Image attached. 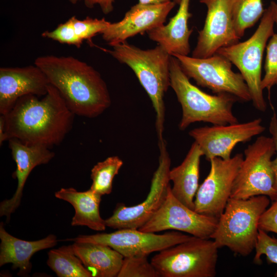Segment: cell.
I'll list each match as a JSON object with an SVG mask.
<instances>
[{
	"label": "cell",
	"mask_w": 277,
	"mask_h": 277,
	"mask_svg": "<svg viewBox=\"0 0 277 277\" xmlns=\"http://www.w3.org/2000/svg\"><path fill=\"white\" fill-rule=\"evenodd\" d=\"M47 264L58 277L93 276L75 254L72 245L49 251Z\"/></svg>",
	"instance_id": "obj_24"
},
{
	"label": "cell",
	"mask_w": 277,
	"mask_h": 277,
	"mask_svg": "<svg viewBox=\"0 0 277 277\" xmlns=\"http://www.w3.org/2000/svg\"><path fill=\"white\" fill-rule=\"evenodd\" d=\"M200 2L206 5L207 11L192 56L206 58L221 48L239 42L240 38L234 29L229 0H200Z\"/></svg>",
	"instance_id": "obj_15"
},
{
	"label": "cell",
	"mask_w": 277,
	"mask_h": 277,
	"mask_svg": "<svg viewBox=\"0 0 277 277\" xmlns=\"http://www.w3.org/2000/svg\"><path fill=\"white\" fill-rule=\"evenodd\" d=\"M264 69L261 88L263 90L267 89L270 91L277 85V34L274 33L267 43Z\"/></svg>",
	"instance_id": "obj_28"
},
{
	"label": "cell",
	"mask_w": 277,
	"mask_h": 277,
	"mask_svg": "<svg viewBox=\"0 0 277 277\" xmlns=\"http://www.w3.org/2000/svg\"><path fill=\"white\" fill-rule=\"evenodd\" d=\"M0 266L11 263L13 269H19L18 274L23 276L31 271L30 260L33 254L53 247L57 243L56 236L52 234L34 241L18 239L6 231L3 222L0 224Z\"/></svg>",
	"instance_id": "obj_20"
},
{
	"label": "cell",
	"mask_w": 277,
	"mask_h": 277,
	"mask_svg": "<svg viewBox=\"0 0 277 277\" xmlns=\"http://www.w3.org/2000/svg\"><path fill=\"white\" fill-rule=\"evenodd\" d=\"M218 249L213 240L193 236L159 251L151 263L162 277H214Z\"/></svg>",
	"instance_id": "obj_7"
},
{
	"label": "cell",
	"mask_w": 277,
	"mask_h": 277,
	"mask_svg": "<svg viewBox=\"0 0 277 277\" xmlns=\"http://www.w3.org/2000/svg\"><path fill=\"white\" fill-rule=\"evenodd\" d=\"M203 155L198 144L194 142L182 163L170 169V181L173 183L171 191L183 204L194 210V197L199 188L200 164Z\"/></svg>",
	"instance_id": "obj_21"
},
{
	"label": "cell",
	"mask_w": 277,
	"mask_h": 277,
	"mask_svg": "<svg viewBox=\"0 0 277 277\" xmlns=\"http://www.w3.org/2000/svg\"><path fill=\"white\" fill-rule=\"evenodd\" d=\"M123 165V161L117 156H109L98 162L91 171L92 183L90 189L102 196L110 194L114 177Z\"/></svg>",
	"instance_id": "obj_26"
},
{
	"label": "cell",
	"mask_w": 277,
	"mask_h": 277,
	"mask_svg": "<svg viewBox=\"0 0 277 277\" xmlns=\"http://www.w3.org/2000/svg\"><path fill=\"white\" fill-rule=\"evenodd\" d=\"M261 123L262 119L258 118L242 123L199 127L190 130L189 135L198 144L207 161L214 157L228 160L236 144L248 142L265 131Z\"/></svg>",
	"instance_id": "obj_14"
},
{
	"label": "cell",
	"mask_w": 277,
	"mask_h": 277,
	"mask_svg": "<svg viewBox=\"0 0 277 277\" xmlns=\"http://www.w3.org/2000/svg\"><path fill=\"white\" fill-rule=\"evenodd\" d=\"M75 115L50 84L45 95L23 96L4 115V141L14 138L51 149L60 145L70 131Z\"/></svg>",
	"instance_id": "obj_1"
},
{
	"label": "cell",
	"mask_w": 277,
	"mask_h": 277,
	"mask_svg": "<svg viewBox=\"0 0 277 277\" xmlns=\"http://www.w3.org/2000/svg\"><path fill=\"white\" fill-rule=\"evenodd\" d=\"M189 78H192L200 86L213 93H229L243 102L251 101L248 87L240 73L232 70V63L217 53L206 58L188 55L173 56Z\"/></svg>",
	"instance_id": "obj_9"
},
{
	"label": "cell",
	"mask_w": 277,
	"mask_h": 277,
	"mask_svg": "<svg viewBox=\"0 0 277 277\" xmlns=\"http://www.w3.org/2000/svg\"><path fill=\"white\" fill-rule=\"evenodd\" d=\"M80 1H83L88 8H92L95 4H98L105 14L110 13L113 10L114 0H70L72 4H76Z\"/></svg>",
	"instance_id": "obj_34"
},
{
	"label": "cell",
	"mask_w": 277,
	"mask_h": 277,
	"mask_svg": "<svg viewBox=\"0 0 277 277\" xmlns=\"http://www.w3.org/2000/svg\"><path fill=\"white\" fill-rule=\"evenodd\" d=\"M175 5L172 1L160 4L138 3L126 12L122 20L110 23L102 32V37L112 46L138 34L148 32L164 25Z\"/></svg>",
	"instance_id": "obj_16"
},
{
	"label": "cell",
	"mask_w": 277,
	"mask_h": 277,
	"mask_svg": "<svg viewBox=\"0 0 277 277\" xmlns=\"http://www.w3.org/2000/svg\"><path fill=\"white\" fill-rule=\"evenodd\" d=\"M270 6L272 10L274 23L276 24L277 26V3L274 1H272L270 3Z\"/></svg>",
	"instance_id": "obj_37"
},
{
	"label": "cell",
	"mask_w": 277,
	"mask_h": 277,
	"mask_svg": "<svg viewBox=\"0 0 277 277\" xmlns=\"http://www.w3.org/2000/svg\"><path fill=\"white\" fill-rule=\"evenodd\" d=\"M219 219L200 214L183 204L172 194L171 186L166 199L152 217L138 229L146 232L175 230L201 239H210Z\"/></svg>",
	"instance_id": "obj_13"
},
{
	"label": "cell",
	"mask_w": 277,
	"mask_h": 277,
	"mask_svg": "<svg viewBox=\"0 0 277 277\" xmlns=\"http://www.w3.org/2000/svg\"><path fill=\"white\" fill-rule=\"evenodd\" d=\"M269 130L271 134L276 149V157L272 161V166L274 174V185L273 188L277 192V116L274 112L271 118Z\"/></svg>",
	"instance_id": "obj_33"
},
{
	"label": "cell",
	"mask_w": 277,
	"mask_h": 277,
	"mask_svg": "<svg viewBox=\"0 0 277 277\" xmlns=\"http://www.w3.org/2000/svg\"><path fill=\"white\" fill-rule=\"evenodd\" d=\"M259 229L266 232H272L277 234V198L262 214L259 222Z\"/></svg>",
	"instance_id": "obj_32"
},
{
	"label": "cell",
	"mask_w": 277,
	"mask_h": 277,
	"mask_svg": "<svg viewBox=\"0 0 277 277\" xmlns=\"http://www.w3.org/2000/svg\"><path fill=\"white\" fill-rule=\"evenodd\" d=\"M269 204L266 195L230 198L210 239L219 248L226 247L235 254L248 255L255 249L259 220Z\"/></svg>",
	"instance_id": "obj_5"
},
{
	"label": "cell",
	"mask_w": 277,
	"mask_h": 277,
	"mask_svg": "<svg viewBox=\"0 0 277 277\" xmlns=\"http://www.w3.org/2000/svg\"><path fill=\"white\" fill-rule=\"evenodd\" d=\"M8 143L16 165L12 177L17 179V186L13 196L0 204V215L6 216L7 222L20 205L24 185L32 170L38 165L48 163L55 156L50 148L43 145L27 144L14 138L9 139Z\"/></svg>",
	"instance_id": "obj_18"
},
{
	"label": "cell",
	"mask_w": 277,
	"mask_h": 277,
	"mask_svg": "<svg viewBox=\"0 0 277 277\" xmlns=\"http://www.w3.org/2000/svg\"><path fill=\"white\" fill-rule=\"evenodd\" d=\"M244 159L238 153L229 159L210 160V172L199 187L194 201V210L219 219L230 198L234 181Z\"/></svg>",
	"instance_id": "obj_12"
},
{
	"label": "cell",
	"mask_w": 277,
	"mask_h": 277,
	"mask_svg": "<svg viewBox=\"0 0 277 277\" xmlns=\"http://www.w3.org/2000/svg\"><path fill=\"white\" fill-rule=\"evenodd\" d=\"M56 198L71 204L75 214L71 220L72 226H85L95 231H104L106 225L100 213L102 195L90 189L85 191H78L70 187L61 188L55 192Z\"/></svg>",
	"instance_id": "obj_22"
},
{
	"label": "cell",
	"mask_w": 277,
	"mask_h": 277,
	"mask_svg": "<svg viewBox=\"0 0 277 277\" xmlns=\"http://www.w3.org/2000/svg\"><path fill=\"white\" fill-rule=\"evenodd\" d=\"M4 131H5V118L4 115L0 116V144L1 146L4 142Z\"/></svg>",
	"instance_id": "obj_35"
},
{
	"label": "cell",
	"mask_w": 277,
	"mask_h": 277,
	"mask_svg": "<svg viewBox=\"0 0 277 277\" xmlns=\"http://www.w3.org/2000/svg\"><path fill=\"white\" fill-rule=\"evenodd\" d=\"M117 277H160L147 256L124 257Z\"/></svg>",
	"instance_id": "obj_27"
},
{
	"label": "cell",
	"mask_w": 277,
	"mask_h": 277,
	"mask_svg": "<svg viewBox=\"0 0 277 277\" xmlns=\"http://www.w3.org/2000/svg\"><path fill=\"white\" fill-rule=\"evenodd\" d=\"M274 23L269 5L265 10L258 28L250 38L221 48L216 52L227 58L239 70L248 87L253 106L262 112L266 110L261 88L263 56L267 42L274 34Z\"/></svg>",
	"instance_id": "obj_6"
},
{
	"label": "cell",
	"mask_w": 277,
	"mask_h": 277,
	"mask_svg": "<svg viewBox=\"0 0 277 277\" xmlns=\"http://www.w3.org/2000/svg\"><path fill=\"white\" fill-rule=\"evenodd\" d=\"M159 165L153 174L146 199L133 206L118 204L112 215L105 220L107 227L115 229H139L152 217L164 203L170 187L171 159L164 140L159 144Z\"/></svg>",
	"instance_id": "obj_10"
},
{
	"label": "cell",
	"mask_w": 277,
	"mask_h": 277,
	"mask_svg": "<svg viewBox=\"0 0 277 277\" xmlns=\"http://www.w3.org/2000/svg\"><path fill=\"white\" fill-rule=\"evenodd\" d=\"M181 0H172L176 4H179Z\"/></svg>",
	"instance_id": "obj_38"
},
{
	"label": "cell",
	"mask_w": 277,
	"mask_h": 277,
	"mask_svg": "<svg viewBox=\"0 0 277 277\" xmlns=\"http://www.w3.org/2000/svg\"><path fill=\"white\" fill-rule=\"evenodd\" d=\"M42 36L61 44L74 45L78 48L81 47L83 42L76 34L71 18L59 24L53 30L44 31Z\"/></svg>",
	"instance_id": "obj_31"
},
{
	"label": "cell",
	"mask_w": 277,
	"mask_h": 277,
	"mask_svg": "<svg viewBox=\"0 0 277 277\" xmlns=\"http://www.w3.org/2000/svg\"><path fill=\"white\" fill-rule=\"evenodd\" d=\"M43 71L35 64L0 68V113L5 115L21 97L45 95L50 85Z\"/></svg>",
	"instance_id": "obj_17"
},
{
	"label": "cell",
	"mask_w": 277,
	"mask_h": 277,
	"mask_svg": "<svg viewBox=\"0 0 277 277\" xmlns=\"http://www.w3.org/2000/svg\"><path fill=\"white\" fill-rule=\"evenodd\" d=\"M276 149L272 137L260 136L244 150V157L234 181L230 198L247 199L266 195L277 198L273 188L272 157Z\"/></svg>",
	"instance_id": "obj_8"
},
{
	"label": "cell",
	"mask_w": 277,
	"mask_h": 277,
	"mask_svg": "<svg viewBox=\"0 0 277 277\" xmlns=\"http://www.w3.org/2000/svg\"><path fill=\"white\" fill-rule=\"evenodd\" d=\"M75 254L93 276H117L124 256L107 245L87 242H74Z\"/></svg>",
	"instance_id": "obj_23"
},
{
	"label": "cell",
	"mask_w": 277,
	"mask_h": 277,
	"mask_svg": "<svg viewBox=\"0 0 277 277\" xmlns=\"http://www.w3.org/2000/svg\"><path fill=\"white\" fill-rule=\"evenodd\" d=\"M255 250V255L253 259L254 263L260 264L262 262L261 257L265 255L268 263L277 264V239L271 237L266 232L260 229H259ZM275 276H277V271Z\"/></svg>",
	"instance_id": "obj_30"
},
{
	"label": "cell",
	"mask_w": 277,
	"mask_h": 277,
	"mask_svg": "<svg viewBox=\"0 0 277 277\" xmlns=\"http://www.w3.org/2000/svg\"><path fill=\"white\" fill-rule=\"evenodd\" d=\"M190 3V0H181L176 13L167 24L147 32L149 38L170 55L186 56L190 52L189 38L193 30L188 27V21L192 16L189 12Z\"/></svg>",
	"instance_id": "obj_19"
},
{
	"label": "cell",
	"mask_w": 277,
	"mask_h": 277,
	"mask_svg": "<svg viewBox=\"0 0 277 277\" xmlns=\"http://www.w3.org/2000/svg\"><path fill=\"white\" fill-rule=\"evenodd\" d=\"M112 47V49L103 50L129 66L149 96L156 113L158 143H161L164 140V97L170 85L171 55L159 45L154 48L144 50L125 41Z\"/></svg>",
	"instance_id": "obj_3"
},
{
	"label": "cell",
	"mask_w": 277,
	"mask_h": 277,
	"mask_svg": "<svg viewBox=\"0 0 277 277\" xmlns=\"http://www.w3.org/2000/svg\"><path fill=\"white\" fill-rule=\"evenodd\" d=\"M170 86L174 90L182 109L179 127L184 130L195 122L224 125L238 123L232 112L239 99L229 93L208 94L193 85L183 71L178 60L171 55Z\"/></svg>",
	"instance_id": "obj_4"
},
{
	"label": "cell",
	"mask_w": 277,
	"mask_h": 277,
	"mask_svg": "<svg viewBox=\"0 0 277 277\" xmlns=\"http://www.w3.org/2000/svg\"><path fill=\"white\" fill-rule=\"evenodd\" d=\"M172 0H138V3L142 4H160Z\"/></svg>",
	"instance_id": "obj_36"
},
{
	"label": "cell",
	"mask_w": 277,
	"mask_h": 277,
	"mask_svg": "<svg viewBox=\"0 0 277 277\" xmlns=\"http://www.w3.org/2000/svg\"><path fill=\"white\" fill-rule=\"evenodd\" d=\"M34 64L75 115L94 118L110 107L111 97L105 82L86 63L71 56L47 55L37 57Z\"/></svg>",
	"instance_id": "obj_2"
},
{
	"label": "cell",
	"mask_w": 277,
	"mask_h": 277,
	"mask_svg": "<svg viewBox=\"0 0 277 277\" xmlns=\"http://www.w3.org/2000/svg\"><path fill=\"white\" fill-rule=\"evenodd\" d=\"M71 19L76 34L83 41L84 40L90 41L97 34H102L111 23L104 18L98 19L87 17L81 20L73 16L71 17Z\"/></svg>",
	"instance_id": "obj_29"
},
{
	"label": "cell",
	"mask_w": 277,
	"mask_h": 277,
	"mask_svg": "<svg viewBox=\"0 0 277 277\" xmlns=\"http://www.w3.org/2000/svg\"><path fill=\"white\" fill-rule=\"evenodd\" d=\"M193 236L176 231L157 234L143 232L138 229L124 228L111 233L80 235L67 241L87 242L107 245L124 257L148 256L176 244L186 242Z\"/></svg>",
	"instance_id": "obj_11"
},
{
	"label": "cell",
	"mask_w": 277,
	"mask_h": 277,
	"mask_svg": "<svg viewBox=\"0 0 277 277\" xmlns=\"http://www.w3.org/2000/svg\"><path fill=\"white\" fill-rule=\"evenodd\" d=\"M263 0H229L232 19L237 35L241 38L246 30L263 16Z\"/></svg>",
	"instance_id": "obj_25"
}]
</instances>
